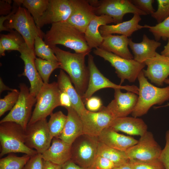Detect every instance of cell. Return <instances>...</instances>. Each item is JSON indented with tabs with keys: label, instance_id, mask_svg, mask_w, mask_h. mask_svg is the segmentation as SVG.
I'll return each instance as SVG.
<instances>
[{
	"label": "cell",
	"instance_id": "6da1fadb",
	"mask_svg": "<svg viewBox=\"0 0 169 169\" xmlns=\"http://www.w3.org/2000/svg\"><path fill=\"white\" fill-rule=\"evenodd\" d=\"M59 63V68L65 71L79 95L82 98L87 89L89 71L85 63V56L89 53H72L56 46L50 47Z\"/></svg>",
	"mask_w": 169,
	"mask_h": 169
},
{
	"label": "cell",
	"instance_id": "7a4b0ae2",
	"mask_svg": "<svg viewBox=\"0 0 169 169\" xmlns=\"http://www.w3.org/2000/svg\"><path fill=\"white\" fill-rule=\"evenodd\" d=\"M43 39L50 47L60 44L76 53H90L91 51L84 33L67 21L52 24L50 29L44 33Z\"/></svg>",
	"mask_w": 169,
	"mask_h": 169
},
{
	"label": "cell",
	"instance_id": "3957f363",
	"mask_svg": "<svg viewBox=\"0 0 169 169\" xmlns=\"http://www.w3.org/2000/svg\"><path fill=\"white\" fill-rule=\"evenodd\" d=\"M139 82V93L136 105L131 114L138 117L146 114L155 105H161L169 100V86L160 88L149 83L142 70L137 78Z\"/></svg>",
	"mask_w": 169,
	"mask_h": 169
},
{
	"label": "cell",
	"instance_id": "277c9868",
	"mask_svg": "<svg viewBox=\"0 0 169 169\" xmlns=\"http://www.w3.org/2000/svg\"><path fill=\"white\" fill-rule=\"evenodd\" d=\"M0 157L10 153H22L30 156L38 153L25 143V131L19 125L11 121L0 123Z\"/></svg>",
	"mask_w": 169,
	"mask_h": 169
},
{
	"label": "cell",
	"instance_id": "5b68a950",
	"mask_svg": "<svg viewBox=\"0 0 169 169\" xmlns=\"http://www.w3.org/2000/svg\"><path fill=\"white\" fill-rule=\"evenodd\" d=\"M4 26L9 30L14 29L18 32L28 47L34 50L35 38L39 36L43 39L44 34L41 29L37 27L30 13L26 8L21 6L5 22Z\"/></svg>",
	"mask_w": 169,
	"mask_h": 169
},
{
	"label": "cell",
	"instance_id": "8992f818",
	"mask_svg": "<svg viewBox=\"0 0 169 169\" xmlns=\"http://www.w3.org/2000/svg\"><path fill=\"white\" fill-rule=\"evenodd\" d=\"M60 92L57 82L44 84L36 98L35 107L28 125L46 119L55 108L60 106Z\"/></svg>",
	"mask_w": 169,
	"mask_h": 169
},
{
	"label": "cell",
	"instance_id": "52a82bcc",
	"mask_svg": "<svg viewBox=\"0 0 169 169\" xmlns=\"http://www.w3.org/2000/svg\"><path fill=\"white\" fill-rule=\"evenodd\" d=\"M93 53L109 62L115 68L116 73L120 79V85L125 80L131 83L135 82L146 66L144 63H140L133 59L124 58L99 47L95 48Z\"/></svg>",
	"mask_w": 169,
	"mask_h": 169
},
{
	"label": "cell",
	"instance_id": "ba28073f",
	"mask_svg": "<svg viewBox=\"0 0 169 169\" xmlns=\"http://www.w3.org/2000/svg\"><path fill=\"white\" fill-rule=\"evenodd\" d=\"M94 8L96 15H106L111 17L115 24L123 22L124 16L131 13L146 15L145 12L134 5L130 0H89Z\"/></svg>",
	"mask_w": 169,
	"mask_h": 169
},
{
	"label": "cell",
	"instance_id": "9c48e42d",
	"mask_svg": "<svg viewBox=\"0 0 169 169\" xmlns=\"http://www.w3.org/2000/svg\"><path fill=\"white\" fill-rule=\"evenodd\" d=\"M19 95L15 105L9 112L0 121L15 122L25 131L30 119L32 108L36 103V98L30 93L26 84H19Z\"/></svg>",
	"mask_w": 169,
	"mask_h": 169
},
{
	"label": "cell",
	"instance_id": "30bf717a",
	"mask_svg": "<svg viewBox=\"0 0 169 169\" xmlns=\"http://www.w3.org/2000/svg\"><path fill=\"white\" fill-rule=\"evenodd\" d=\"M98 137L83 134L74 141L71 146V158L75 163L90 169L97 156Z\"/></svg>",
	"mask_w": 169,
	"mask_h": 169
},
{
	"label": "cell",
	"instance_id": "8fae6325",
	"mask_svg": "<svg viewBox=\"0 0 169 169\" xmlns=\"http://www.w3.org/2000/svg\"><path fill=\"white\" fill-rule=\"evenodd\" d=\"M88 56V67L89 79L87 89L82 98L84 102L91 97L96 91L105 88L123 89L138 95L139 89L136 86L134 85H118L110 80L104 76L97 68L95 63L93 55L90 54Z\"/></svg>",
	"mask_w": 169,
	"mask_h": 169
},
{
	"label": "cell",
	"instance_id": "7c38bea8",
	"mask_svg": "<svg viewBox=\"0 0 169 169\" xmlns=\"http://www.w3.org/2000/svg\"><path fill=\"white\" fill-rule=\"evenodd\" d=\"M25 133L26 145L41 154L49 147L53 139L46 119L28 125Z\"/></svg>",
	"mask_w": 169,
	"mask_h": 169
},
{
	"label": "cell",
	"instance_id": "4fadbf2b",
	"mask_svg": "<svg viewBox=\"0 0 169 169\" xmlns=\"http://www.w3.org/2000/svg\"><path fill=\"white\" fill-rule=\"evenodd\" d=\"M162 149L152 132L147 131L138 143L125 151L129 160L148 161L159 159Z\"/></svg>",
	"mask_w": 169,
	"mask_h": 169
},
{
	"label": "cell",
	"instance_id": "5bb4252c",
	"mask_svg": "<svg viewBox=\"0 0 169 169\" xmlns=\"http://www.w3.org/2000/svg\"><path fill=\"white\" fill-rule=\"evenodd\" d=\"M84 134L98 137L105 128L109 127L116 118L106 107L103 106L98 111L93 112L86 109L80 116Z\"/></svg>",
	"mask_w": 169,
	"mask_h": 169
},
{
	"label": "cell",
	"instance_id": "9a60e30c",
	"mask_svg": "<svg viewBox=\"0 0 169 169\" xmlns=\"http://www.w3.org/2000/svg\"><path fill=\"white\" fill-rule=\"evenodd\" d=\"M75 0H49L48 7L36 24L39 28L44 25L66 22L73 10Z\"/></svg>",
	"mask_w": 169,
	"mask_h": 169
},
{
	"label": "cell",
	"instance_id": "2e32d148",
	"mask_svg": "<svg viewBox=\"0 0 169 169\" xmlns=\"http://www.w3.org/2000/svg\"><path fill=\"white\" fill-rule=\"evenodd\" d=\"M18 52L24 64L23 72L20 75L27 78L30 84V93L36 98L44 83L36 69L35 64L36 57L34 50L29 48L25 42Z\"/></svg>",
	"mask_w": 169,
	"mask_h": 169
},
{
	"label": "cell",
	"instance_id": "e0dca14e",
	"mask_svg": "<svg viewBox=\"0 0 169 169\" xmlns=\"http://www.w3.org/2000/svg\"><path fill=\"white\" fill-rule=\"evenodd\" d=\"M144 63L147 66L146 69L142 70L145 77L158 86L163 85L169 76V57L156 52Z\"/></svg>",
	"mask_w": 169,
	"mask_h": 169
},
{
	"label": "cell",
	"instance_id": "ac0fdd59",
	"mask_svg": "<svg viewBox=\"0 0 169 169\" xmlns=\"http://www.w3.org/2000/svg\"><path fill=\"white\" fill-rule=\"evenodd\" d=\"M120 90L114 89V98L106 106L116 118L127 116L131 114L138 98L136 94L129 91L123 93Z\"/></svg>",
	"mask_w": 169,
	"mask_h": 169
},
{
	"label": "cell",
	"instance_id": "d6986e66",
	"mask_svg": "<svg viewBox=\"0 0 169 169\" xmlns=\"http://www.w3.org/2000/svg\"><path fill=\"white\" fill-rule=\"evenodd\" d=\"M95 15L94 8L89 0H75L73 10L67 22L84 33L89 23Z\"/></svg>",
	"mask_w": 169,
	"mask_h": 169
},
{
	"label": "cell",
	"instance_id": "ffe728a7",
	"mask_svg": "<svg viewBox=\"0 0 169 169\" xmlns=\"http://www.w3.org/2000/svg\"><path fill=\"white\" fill-rule=\"evenodd\" d=\"M99 141L116 150L125 151L137 144L138 140L119 133L110 127L105 129L98 136Z\"/></svg>",
	"mask_w": 169,
	"mask_h": 169
},
{
	"label": "cell",
	"instance_id": "44dd1931",
	"mask_svg": "<svg viewBox=\"0 0 169 169\" xmlns=\"http://www.w3.org/2000/svg\"><path fill=\"white\" fill-rule=\"evenodd\" d=\"M71 146L58 138H53L49 147L41 154L43 160L63 165L71 158Z\"/></svg>",
	"mask_w": 169,
	"mask_h": 169
},
{
	"label": "cell",
	"instance_id": "7402d4cb",
	"mask_svg": "<svg viewBox=\"0 0 169 169\" xmlns=\"http://www.w3.org/2000/svg\"><path fill=\"white\" fill-rule=\"evenodd\" d=\"M103 39L99 48L127 59H133L128 46L129 38L123 35H102Z\"/></svg>",
	"mask_w": 169,
	"mask_h": 169
},
{
	"label": "cell",
	"instance_id": "603a6c76",
	"mask_svg": "<svg viewBox=\"0 0 169 169\" xmlns=\"http://www.w3.org/2000/svg\"><path fill=\"white\" fill-rule=\"evenodd\" d=\"M114 22L113 19L107 15H95L93 18L84 33L86 41L91 49L99 47L103 42V37L99 31L100 27Z\"/></svg>",
	"mask_w": 169,
	"mask_h": 169
},
{
	"label": "cell",
	"instance_id": "cb8c5ba5",
	"mask_svg": "<svg viewBox=\"0 0 169 169\" xmlns=\"http://www.w3.org/2000/svg\"><path fill=\"white\" fill-rule=\"evenodd\" d=\"M109 127L117 132L140 136L148 131L147 125L142 119L133 116L116 118Z\"/></svg>",
	"mask_w": 169,
	"mask_h": 169
},
{
	"label": "cell",
	"instance_id": "d4e9b609",
	"mask_svg": "<svg viewBox=\"0 0 169 169\" xmlns=\"http://www.w3.org/2000/svg\"><path fill=\"white\" fill-rule=\"evenodd\" d=\"M161 45V43L150 39L145 34H143L142 40L139 43H135L129 38V46L133 54V59L141 63H144L154 57L156 49Z\"/></svg>",
	"mask_w": 169,
	"mask_h": 169
},
{
	"label": "cell",
	"instance_id": "484cf974",
	"mask_svg": "<svg viewBox=\"0 0 169 169\" xmlns=\"http://www.w3.org/2000/svg\"><path fill=\"white\" fill-rule=\"evenodd\" d=\"M67 120L61 135L58 137L67 144L71 145L78 137L83 134L81 117L72 107L66 109Z\"/></svg>",
	"mask_w": 169,
	"mask_h": 169
},
{
	"label": "cell",
	"instance_id": "4316f807",
	"mask_svg": "<svg viewBox=\"0 0 169 169\" xmlns=\"http://www.w3.org/2000/svg\"><path fill=\"white\" fill-rule=\"evenodd\" d=\"M61 91L65 92L69 96L72 107L80 117L87 109L85 108L82 98L74 87L68 76L62 69H60L57 77V82Z\"/></svg>",
	"mask_w": 169,
	"mask_h": 169
},
{
	"label": "cell",
	"instance_id": "83f0119b",
	"mask_svg": "<svg viewBox=\"0 0 169 169\" xmlns=\"http://www.w3.org/2000/svg\"><path fill=\"white\" fill-rule=\"evenodd\" d=\"M141 19L140 15L135 14L129 20L115 25L101 26L99 31L102 35L118 34L129 37L134 32L145 28L144 25L139 24Z\"/></svg>",
	"mask_w": 169,
	"mask_h": 169
},
{
	"label": "cell",
	"instance_id": "f1b7e54d",
	"mask_svg": "<svg viewBox=\"0 0 169 169\" xmlns=\"http://www.w3.org/2000/svg\"><path fill=\"white\" fill-rule=\"evenodd\" d=\"M49 0H15L19 6L26 8L33 17L36 24L46 10Z\"/></svg>",
	"mask_w": 169,
	"mask_h": 169
},
{
	"label": "cell",
	"instance_id": "f546056e",
	"mask_svg": "<svg viewBox=\"0 0 169 169\" xmlns=\"http://www.w3.org/2000/svg\"><path fill=\"white\" fill-rule=\"evenodd\" d=\"M97 155L108 159L118 166L130 161L125 151L111 147L99 141L98 145Z\"/></svg>",
	"mask_w": 169,
	"mask_h": 169
},
{
	"label": "cell",
	"instance_id": "4dcf8cb0",
	"mask_svg": "<svg viewBox=\"0 0 169 169\" xmlns=\"http://www.w3.org/2000/svg\"><path fill=\"white\" fill-rule=\"evenodd\" d=\"M25 42L22 36L13 30L7 34H1L0 46L6 50L19 51L21 45Z\"/></svg>",
	"mask_w": 169,
	"mask_h": 169
},
{
	"label": "cell",
	"instance_id": "1f68e13d",
	"mask_svg": "<svg viewBox=\"0 0 169 169\" xmlns=\"http://www.w3.org/2000/svg\"><path fill=\"white\" fill-rule=\"evenodd\" d=\"M48 122V127L52 137L58 138L62 133L67 120V116L59 111L50 115Z\"/></svg>",
	"mask_w": 169,
	"mask_h": 169
},
{
	"label": "cell",
	"instance_id": "d6a6232c",
	"mask_svg": "<svg viewBox=\"0 0 169 169\" xmlns=\"http://www.w3.org/2000/svg\"><path fill=\"white\" fill-rule=\"evenodd\" d=\"M35 64L36 69L44 84L49 83V78L52 72L59 68L58 62H51L39 58H36Z\"/></svg>",
	"mask_w": 169,
	"mask_h": 169
},
{
	"label": "cell",
	"instance_id": "836d02e7",
	"mask_svg": "<svg viewBox=\"0 0 169 169\" xmlns=\"http://www.w3.org/2000/svg\"><path fill=\"white\" fill-rule=\"evenodd\" d=\"M34 46L35 54L39 58L51 62H58L52 49L40 37L35 38Z\"/></svg>",
	"mask_w": 169,
	"mask_h": 169
},
{
	"label": "cell",
	"instance_id": "e575fe53",
	"mask_svg": "<svg viewBox=\"0 0 169 169\" xmlns=\"http://www.w3.org/2000/svg\"><path fill=\"white\" fill-rule=\"evenodd\" d=\"M26 154L22 156L9 155L0 160V169H23L31 157Z\"/></svg>",
	"mask_w": 169,
	"mask_h": 169
},
{
	"label": "cell",
	"instance_id": "d590c367",
	"mask_svg": "<svg viewBox=\"0 0 169 169\" xmlns=\"http://www.w3.org/2000/svg\"><path fill=\"white\" fill-rule=\"evenodd\" d=\"M144 26L152 33L156 41H158L161 38L166 40L169 38V16L155 26Z\"/></svg>",
	"mask_w": 169,
	"mask_h": 169
},
{
	"label": "cell",
	"instance_id": "8d00e7d4",
	"mask_svg": "<svg viewBox=\"0 0 169 169\" xmlns=\"http://www.w3.org/2000/svg\"><path fill=\"white\" fill-rule=\"evenodd\" d=\"M19 95V91L16 89L8 93L3 98L0 100V116L6 112L11 110L17 102Z\"/></svg>",
	"mask_w": 169,
	"mask_h": 169
},
{
	"label": "cell",
	"instance_id": "74e56055",
	"mask_svg": "<svg viewBox=\"0 0 169 169\" xmlns=\"http://www.w3.org/2000/svg\"><path fill=\"white\" fill-rule=\"evenodd\" d=\"M132 169H165L160 159L148 161L130 160Z\"/></svg>",
	"mask_w": 169,
	"mask_h": 169
},
{
	"label": "cell",
	"instance_id": "f35d334b",
	"mask_svg": "<svg viewBox=\"0 0 169 169\" xmlns=\"http://www.w3.org/2000/svg\"><path fill=\"white\" fill-rule=\"evenodd\" d=\"M157 8L151 15L159 23L169 16V0H157Z\"/></svg>",
	"mask_w": 169,
	"mask_h": 169
},
{
	"label": "cell",
	"instance_id": "ab89813d",
	"mask_svg": "<svg viewBox=\"0 0 169 169\" xmlns=\"http://www.w3.org/2000/svg\"><path fill=\"white\" fill-rule=\"evenodd\" d=\"M131 2L137 8L145 12L147 14L153 13L155 10L152 4L154 0H130Z\"/></svg>",
	"mask_w": 169,
	"mask_h": 169
},
{
	"label": "cell",
	"instance_id": "60d3db41",
	"mask_svg": "<svg viewBox=\"0 0 169 169\" xmlns=\"http://www.w3.org/2000/svg\"><path fill=\"white\" fill-rule=\"evenodd\" d=\"M117 166L118 165L112 161L97 155L90 169H112Z\"/></svg>",
	"mask_w": 169,
	"mask_h": 169
},
{
	"label": "cell",
	"instance_id": "b9f144b4",
	"mask_svg": "<svg viewBox=\"0 0 169 169\" xmlns=\"http://www.w3.org/2000/svg\"><path fill=\"white\" fill-rule=\"evenodd\" d=\"M44 160L41 154L38 153L31 157L23 169H43Z\"/></svg>",
	"mask_w": 169,
	"mask_h": 169
},
{
	"label": "cell",
	"instance_id": "7bdbcfd3",
	"mask_svg": "<svg viewBox=\"0 0 169 169\" xmlns=\"http://www.w3.org/2000/svg\"><path fill=\"white\" fill-rule=\"evenodd\" d=\"M165 140V145L159 159L163 163L165 169H169V130L166 132Z\"/></svg>",
	"mask_w": 169,
	"mask_h": 169
},
{
	"label": "cell",
	"instance_id": "ee69618b",
	"mask_svg": "<svg viewBox=\"0 0 169 169\" xmlns=\"http://www.w3.org/2000/svg\"><path fill=\"white\" fill-rule=\"evenodd\" d=\"M85 103L87 109L91 112H97L103 106L101 99L96 96H91L87 99Z\"/></svg>",
	"mask_w": 169,
	"mask_h": 169
},
{
	"label": "cell",
	"instance_id": "f6af8a7d",
	"mask_svg": "<svg viewBox=\"0 0 169 169\" xmlns=\"http://www.w3.org/2000/svg\"><path fill=\"white\" fill-rule=\"evenodd\" d=\"M12 1L1 0L0 1V15L1 16L7 15L10 14L13 9L11 6Z\"/></svg>",
	"mask_w": 169,
	"mask_h": 169
},
{
	"label": "cell",
	"instance_id": "bcb514c9",
	"mask_svg": "<svg viewBox=\"0 0 169 169\" xmlns=\"http://www.w3.org/2000/svg\"><path fill=\"white\" fill-rule=\"evenodd\" d=\"M14 2V4L13 3V9L11 13L5 16H1L0 17V31L1 32L3 31H8L10 32L12 30H9L5 27L4 26V23L6 20L10 18L13 13L16 11L18 7L20 6L15 2Z\"/></svg>",
	"mask_w": 169,
	"mask_h": 169
},
{
	"label": "cell",
	"instance_id": "7dc6e473",
	"mask_svg": "<svg viewBox=\"0 0 169 169\" xmlns=\"http://www.w3.org/2000/svg\"><path fill=\"white\" fill-rule=\"evenodd\" d=\"M59 101L60 106H63L66 109L72 107L71 101L69 96L64 92L61 91Z\"/></svg>",
	"mask_w": 169,
	"mask_h": 169
},
{
	"label": "cell",
	"instance_id": "c3c4849f",
	"mask_svg": "<svg viewBox=\"0 0 169 169\" xmlns=\"http://www.w3.org/2000/svg\"><path fill=\"white\" fill-rule=\"evenodd\" d=\"M62 169H89L82 167L70 160L62 165Z\"/></svg>",
	"mask_w": 169,
	"mask_h": 169
},
{
	"label": "cell",
	"instance_id": "681fc988",
	"mask_svg": "<svg viewBox=\"0 0 169 169\" xmlns=\"http://www.w3.org/2000/svg\"><path fill=\"white\" fill-rule=\"evenodd\" d=\"M62 165H59L44 160L43 169H62Z\"/></svg>",
	"mask_w": 169,
	"mask_h": 169
},
{
	"label": "cell",
	"instance_id": "f907efd6",
	"mask_svg": "<svg viewBox=\"0 0 169 169\" xmlns=\"http://www.w3.org/2000/svg\"><path fill=\"white\" fill-rule=\"evenodd\" d=\"M112 169H132L130 161L123 164L117 166Z\"/></svg>",
	"mask_w": 169,
	"mask_h": 169
},
{
	"label": "cell",
	"instance_id": "816d5d0a",
	"mask_svg": "<svg viewBox=\"0 0 169 169\" xmlns=\"http://www.w3.org/2000/svg\"><path fill=\"white\" fill-rule=\"evenodd\" d=\"M14 90L12 88H10L8 86H6L3 83L2 79L0 77V93H1L4 91L5 90H8L10 91H12Z\"/></svg>",
	"mask_w": 169,
	"mask_h": 169
},
{
	"label": "cell",
	"instance_id": "f5cc1de1",
	"mask_svg": "<svg viewBox=\"0 0 169 169\" xmlns=\"http://www.w3.org/2000/svg\"><path fill=\"white\" fill-rule=\"evenodd\" d=\"M161 54L169 57V38L166 44L164 46L163 50L161 52Z\"/></svg>",
	"mask_w": 169,
	"mask_h": 169
},
{
	"label": "cell",
	"instance_id": "db71d44e",
	"mask_svg": "<svg viewBox=\"0 0 169 169\" xmlns=\"http://www.w3.org/2000/svg\"><path fill=\"white\" fill-rule=\"evenodd\" d=\"M164 83L166 84H169V79L167 78L166 79V80L164 81ZM168 106H169V103L167 104L166 105H164L158 107H156V108H160L161 107H166Z\"/></svg>",
	"mask_w": 169,
	"mask_h": 169
}]
</instances>
